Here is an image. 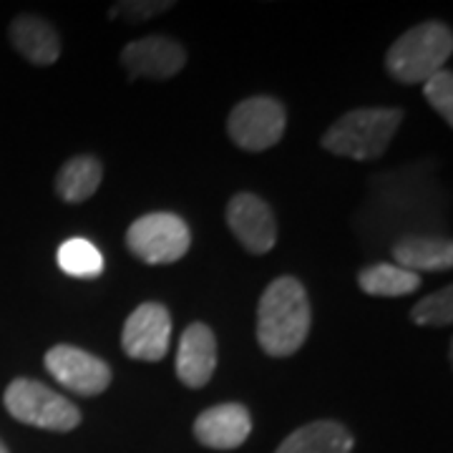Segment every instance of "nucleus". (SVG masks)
<instances>
[{"label": "nucleus", "instance_id": "f257e3e1", "mask_svg": "<svg viewBox=\"0 0 453 453\" xmlns=\"http://www.w3.org/2000/svg\"><path fill=\"white\" fill-rule=\"evenodd\" d=\"M312 308L297 277L282 275L267 285L257 303V345L270 357L295 356L310 335Z\"/></svg>", "mask_w": 453, "mask_h": 453}, {"label": "nucleus", "instance_id": "f03ea898", "mask_svg": "<svg viewBox=\"0 0 453 453\" xmlns=\"http://www.w3.org/2000/svg\"><path fill=\"white\" fill-rule=\"evenodd\" d=\"M403 116V109H395V106L353 109V111L342 113L338 121L325 131L320 146L335 157L353 159V162L380 159L401 129Z\"/></svg>", "mask_w": 453, "mask_h": 453}, {"label": "nucleus", "instance_id": "7ed1b4c3", "mask_svg": "<svg viewBox=\"0 0 453 453\" xmlns=\"http://www.w3.org/2000/svg\"><path fill=\"white\" fill-rule=\"evenodd\" d=\"M453 53V33L441 20H423L393 43L386 53V71L393 81L423 83L446 68Z\"/></svg>", "mask_w": 453, "mask_h": 453}, {"label": "nucleus", "instance_id": "20e7f679", "mask_svg": "<svg viewBox=\"0 0 453 453\" xmlns=\"http://www.w3.org/2000/svg\"><path fill=\"white\" fill-rule=\"evenodd\" d=\"M3 405L11 413V418H16L18 423L50 431V434H68L79 428L83 421L81 411L65 395L33 378L11 380L3 393Z\"/></svg>", "mask_w": 453, "mask_h": 453}, {"label": "nucleus", "instance_id": "39448f33", "mask_svg": "<svg viewBox=\"0 0 453 453\" xmlns=\"http://www.w3.org/2000/svg\"><path fill=\"white\" fill-rule=\"evenodd\" d=\"M127 247L146 265L179 262L192 247L189 225L174 211H149L127 229Z\"/></svg>", "mask_w": 453, "mask_h": 453}, {"label": "nucleus", "instance_id": "423d86ee", "mask_svg": "<svg viewBox=\"0 0 453 453\" xmlns=\"http://www.w3.org/2000/svg\"><path fill=\"white\" fill-rule=\"evenodd\" d=\"M288 129V109L275 96L242 98L226 119V134L242 151H267L282 142Z\"/></svg>", "mask_w": 453, "mask_h": 453}, {"label": "nucleus", "instance_id": "0eeeda50", "mask_svg": "<svg viewBox=\"0 0 453 453\" xmlns=\"http://www.w3.org/2000/svg\"><path fill=\"white\" fill-rule=\"evenodd\" d=\"M43 363H46V371L65 390L83 395V398L101 395L111 386V365L94 353L76 348V345H68V342L53 345V348H49Z\"/></svg>", "mask_w": 453, "mask_h": 453}, {"label": "nucleus", "instance_id": "6e6552de", "mask_svg": "<svg viewBox=\"0 0 453 453\" xmlns=\"http://www.w3.org/2000/svg\"><path fill=\"white\" fill-rule=\"evenodd\" d=\"M226 226L250 255H267L277 242V217L273 207L252 192H237L226 202Z\"/></svg>", "mask_w": 453, "mask_h": 453}, {"label": "nucleus", "instance_id": "1a4fd4ad", "mask_svg": "<svg viewBox=\"0 0 453 453\" xmlns=\"http://www.w3.org/2000/svg\"><path fill=\"white\" fill-rule=\"evenodd\" d=\"M172 315L162 303H142L121 330V348L131 360L157 363L169 353Z\"/></svg>", "mask_w": 453, "mask_h": 453}, {"label": "nucleus", "instance_id": "9d476101", "mask_svg": "<svg viewBox=\"0 0 453 453\" xmlns=\"http://www.w3.org/2000/svg\"><path fill=\"white\" fill-rule=\"evenodd\" d=\"M121 64L131 79L164 81L177 76L187 64V50L169 35H146L121 49Z\"/></svg>", "mask_w": 453, "mask_h": 453}, {"label": "nucleus", "instance_id": "9b49d317", "mask_svg": "<svg viewBox=\"0 0 453 453\" xmlns=\"http://www.w3.org/2000/svg\"><path fill=\"white\" fill-rule=\"evenodd\" d=\"M195 438L211 451H234L252 434V416L242 403H219L195 418Z\"/></svg>", "mask_w": 453, "mask_h": 453}, {"label": "nucleus", "instance_id": "f8f14e48", "mask_svg": "<svg viewBox=\"0 0 453 453\" xmlns=\"http://www.w3.org/2000/svg\"><path fill=\"white\" fill-rule=\"evenodd\" d=\"M217 371V335L207 323H192L179 340L177 378L187 388H204Z\"/></svg>", "mask_w": 453, "mask_h": 453}, {"label": "nucleus", "instance_id": "ddd939ff", "mask_svg": "<svg viewBox=\"0 0 453 453\" xmlns=\"http://www.w3.org/2000/svg\"><path fill=\"white\" fill-rule=\"evenodd\" d=\"M8 38L13 49L33 65H50L61 56V35L46 18L20 13L13 18Z\"/></svg>", "mask_w": 453, "mask_h": 453}, {"label": "nucleus", "instance_id": "4468645a", "mask_svg": "<svg viewBox=\"0 0 453 453\" xmlns=\"http://www.w3.org/2000/svg\"><path fill=\"white\" fill-rule=\"evenodd\" d=\"M393 265L408 273H449L453 265V244L449 237L408 234L393 244Z\"/></svg>", "mask_w": 453, "mask_h": 453}, {"label": "nucleus", "instance_id": "2eb2a0df", "mask_svg": "<svg viewBox=\"0 0 453 453\" xmlns=\"http://www.w3.org/2000/svg\"><path fill=\"white\" fill-rule=\"evenodd\" d=\"M356 438L348 426L338 421H312L295 428L275 453H353Z\"/></svg>", "mask_w": 453, "mask_h": 453}, {"label": "nucleus", "instance_id": "dca6fc26", "mask_svg": "<svg viewBox=\"0 0 453 453\" xmlns=\"http://www.w3.org/2000/svg\"><path fill=\"white\" fill-rule=\"evenodd\" d=\"M104 181V164L94 154H76L56 174V195L68 204H83Z\"/></svg>", "mask_w": 453, "mask_h": 453}, {"label": "nucleus", "instance_id": "f3484780", "mask_svg": "<svg viewBox=\"0 0 453 453\" xmlns=\"http://www.w3.org/2000/svg\"><path fill=\"white\" fill-rule=\"evenodd\" d=\"M357 288L371 297H405L418 292L421 275L408 273L393 262H372L357 273Z\"/></svg>", "mask_w": 453, "mask_h": 453}, {"label": "nucleus", "instance_id": "a211bd4d", "mask_svg": "<svg viewBox=\"0 0 453 453\" xmlns=\"http://www.w3.org/2000/svg\"><path fill=\"white\" fill-rule=\"evenodd\" d=\"M56 262L61 267V273H65L68 277H79V280H96L106 265L96 244L83 240V237L65 240L56 252Z\"/></svg>", "mask_w": 453, "mask_h": 453}, {"label": "nucleus", "instance_id": "6ab92c4d", "mask_svg": "<svg viewBox=\"0 0 453 453\" xmlns=\"http://www.w3.org/2000/svg\"><path fill=\"white\" fill-rule=\"evenodd\" d=\"M411 320L416 325L449 327L453 323V288L446 285L441 290L426 295L411 308Z\"/></svg>", "mask_w": 453, "mask_h": 453}, {"label": "nucleus", "instance_id": "aec40b11", "mask_svg": "<svg viewBox=\"0 0 453 453\" xmlns=\"http://www.w3.org/2000/svg\"><path fill=\"white\" fill-rule=\"evenodd\" d=\"M423 96L434 106V111L453 127V73L451 71H438L431 79L423 81Z\"/></svg>", "mask_w": 453, "mask_h": 453}, {"label": "nucleus", "instance_id": "412c9836", "mask_svg": "<svg viewBox=\"0 0 453 453\" xmlns=\"http://www.w3.org/2000/svg\"><path fill=\"white\" fill-rule=\"evenodd\" d=\"M169 8H174L172 0H154V3H116L111 8V18H129V20H149L154 16H162Z\"/></svg>", "mask_w": 453, "mask_h": 453}, {"label": "nucleus", "instance_id": "4be33fe9", "mask_svg": "<svg viewBox=\"0 0 453 453\" xmlns=\"http://www.w3.org/2000/svg\"><path fill=\"white\" fill-rule=\"evenodd\" d=\"M0 453H11V451H8V446H5L3 441H0Z\"/></svg>", "mask_w": 453, "mask_h": 453}]
</instances>
